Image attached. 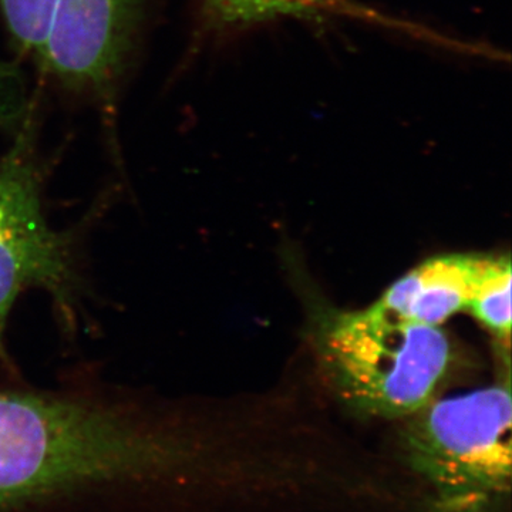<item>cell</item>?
Returning <instances> with one entry per match:
<instances>
[{
	"mask_svg": "<svg viewBox=\"0 0 512 512\" xmlns=\"http://www.w3.org/2000/svg\"><path fill=\"white\" fill-rule=\"evenodd\" d=\"M220 471L217 441L173 400L0 392V512H184Z\"/></svg>",
	"mask_w": 512,
	"mask_h": 512,
	"instance_id": "obj_1",
	"label": "cell"
},
{
	"mask_svg": "<svg viewBox=\"0 0 512 512\" xmlns=\"http://www.w3.org/2000/svg\"><path fill=\"white\" fill-rule=\"evenodd\" d=\"M318 342L323 369L343 402L383 419H406L436 399L453 362L443 329L394 315L377 302L330 313Z\"/></svg>",
	"mask_w": 512,
	"mask_h": 512,
	"instance_id": "obj_2",
	"label": "cell"
},
{
	"mask_svg": "<svg viewBox=\"0 0 512 512\" xmlns=\"http://www.w3.org/2000/svg\"><path fill=\"white\" fill-rule=\"evenodd\" d=\"M400 434L410 470L433 490L436 512H488L511 487L510 382L433 399Z\"/></svg>",
	"mask_w": 512,
	"mask_h": 512,
	"instance_id": "obj_3",
	"label": "cell"
},
{
	"mask_svg": "<svg viewBox=\"0 0 512 512\" xmlns=\"http://www.w3.org/2000/svg\"><path fill=\"white\" fill-rule=\"evenodd\" d=\"M40 183L30 116L0 157V338L26 289H45L67 309L77 288L72 239L47 222Z\"/></svg>",
	"mask_w": 512,
	"mask_h": 512,
	"instance_id": "obj_4",
	"label": "cell"
},
{
	"mask_svg": "<svg viewBox=\"0 0 512 512\" xmlns=\"http://www.w3.org/2000/svg\"><path fill=\"white\" fill-rule=\"evenodd\" d=\"M147 0H59L37 66L113 120Z\"/></svg>",
	"mask_w": 512,
	"mask_h": 512,
	"instance_id": "obj_5",
	"label": "cell"
},
{
	"mask_svg": "<svg viewBox=\"0 0 512 512\" xmlns=\"http://www.w3.org/2000/svg\"><path fill=\"white\" fill-rule=\"evenodd\" d=\"M202 12L215 29L254 28L278 19L349 20L402 33L413 40L466 55L470 43L413 20L386 13L362 0H201Z\"/></svg>",
	"mask_w": 512,
	"mask_h": 512,
	"instance_id": "obj_6",
	"label": "cell"
},
{
	"mask_svg": "<svg viewBox=\"0 0 512 512\" xmlns=\"http://www.w3.org/2000/svg\"><path fill=\"white\" fill-rule=\"evenodd\" d=\"M487 255L436 256L407 272L377 301L387 311L423 325L439 326L467 312Z\"/></svg>",
	"mask_w": 512,
	"mask_h": 512,
	"instance_id": "obj_7",
	"label": "cell"
},
{
	"mask_svg": "<svg viewBox=\"0 0 512 512\" xmlns=\"http://www.w3.org/2000/svg\"><path fill=\"white\" fill-rule=\"evenodd\" d=\"M511 278L510 256L487 255L467 308L485 329L507 345L511 336Z\"/></svg>",
	"mask_w": 512,
	"mask_h": 512,
	"instance_id": "obj_8",
	"label": "cell"
},
{
	"mask_svg": "<svg viewBox=\"0 0 512 512\" xmlns=\"http://www.w3.org/2000/svg\"><path fill=\"white\" fill-rule=\"evenodd\" d=\"M59 0H0V16L9 35L37 64L45 50Z\"/></svg>",
	"mask_w": 512,
	"mask_h": 512,
	"instance_id": "obj_9",
	"label": "cell"
}]
</instances>
